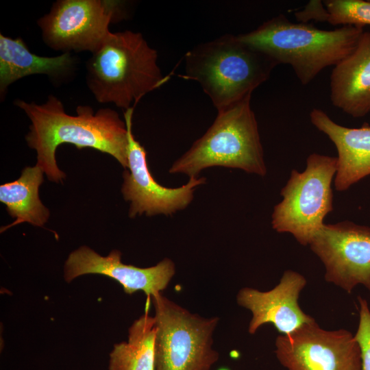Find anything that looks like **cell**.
Here are the masks:
<instances>
[{
    "instance_id": "1",
    "label": "cell",
    "mask_w": 370,
    "mask_h": 370,
    "mask_svg": "<svg viewBox=\"0 0 370 370\" xmlns=\"http://www.w3.org/2000/svg\"><path fill=\"white\" fill-rule=\"evenodd\" d=\"M14 104L31 121L26 136L29 147L36 151L37 163L48 179L60 182L65 173L56 160V148L71 143L77 148L90 147L114 157L126 169L128 166L127 128L117 112L101 108L96 112L88 106H79L76 116L66 113L62 101L49 95L42 104L18 99Z\"/></svg>"
},
{
    "instance_id": "2",
    "label": "cell",
    "mask_w": 370,
    "mask_h": 370,
    "mask_svg": "<svg viewBox=\"0 0 370 370\" xmlns=\"http://www.w3.org/2000/svg\"><path fill=\"white\" fill-rule=\"evenodd\" d=\"M363 32V27L355 25L321 29L307 23H293L280 14L238 36L278 64L290 65L305 86L348 56Z\"/></svg>"
},
{
    "instance_id": "3",
    "label": "cell",
    "mask_w": 370,
    "mask_h": 370,
    "mask_svg": "<svg viewBox=\"0 0 370 370\" xmlns=\"http://www.w3.org/2000/svg\"><path fill=\"white\" fill-rule=\"evenodd\" d=\"M157 60L158 52L140 33L110 32L86 63L87 86L99 103L126 110L168 80Z\"/></svg>"
},
{
    "instance_id": "4",
    "label": "cell",
    "mask_w": 370,
    "mask_h": 370,
    "mask_svg": "<svg viewBox=\"0 0 370 370\" xmlns=\"http://www.w3.org/2000/svg\"><path fill=\"white\" fill-rule=\"evenodd\" d=\"M277 65L238 35L225 34L186 53L184 77L197 82L219 111L251 95Z\"/></svg>"
},
{
    "instance_id": "5",
    "label": "cell",
    "mask_w": 370,
    "mask_h": 370,
    "mask_svg": "<svg viewBox=\"0 0 370 370\" xmlns=\"http://www.w3.org/2000/svg\"><path fill=\"white\" fill-rule=\"evenodd\" d=\"M251 95L219 110L206 132L171 166L170 173L197 177L204 169L221 166L260 176L267 174Z\"/></svg>"
},
{
    "instance_id": "6",
    "label": "cell",
    "mask_w": 370,
    "mask_h": 370,
    "mask_svg": "<svg viewBox=\"0 0 370 370\" xmlns=\"http://www.w3.org/2000/svg\"><path fill=\"white\" fill-rule=\"evenodd\" d=\"M336 169V157L316 153L307 158L304 171L293 169L281 190L282 200L273 208V230L291 234L304 246L309 245L333 210L332 182Z\"/></svg>"
},
{
    "instance_id": "7",
    "label": "cell",
    "mask_w": 370,
    "mask_h": 370,
    "mask_svg": "<svg viewBox=\"0 0 370 370\" xmlns=\"http://www.w3.org/2000/svg\"><path fill=\"white\" fill-rule=\"evenodd\" d=\"M154 308V370H210L218 360L213 334L219 317L192 313L159 293L150 297Z\"/></svg>"
},
{
    "instance_id": "8",
    "label": "cell",
    "mask_w": 370,
    "mask_h": 370,
    "mask_svg": "<svg viewBox=\"0 0 370 370\" xmlns=\"http://www.w3.org/2000/svg\"><path fill=\"white\" fill-rule=\"evenodd\" d=\"M124 4L110 0H58L38 25L50 48L92 53L110 34V24L125 17Z\"/></svg>"
},
{
    "instance_id": "9",
    "label": "cell",
    "mask_w": 370,
    "mask_h": 370,
    "mask_svg": "<svg viewBox=\"0 0 370 370\" xmlns=\"http://www.w3.org/2000/svg\"><path fill=\"white\" fill-rule=\"evenodd\" d=\"M275 354L288 370H361L358 345L344 329L328 331L312 321L275 340Z\"/></svg>"
},
{
    "instance_id": "10",
    "label": "cell",
    "mask_w": 370,
    "mask_h": 370,
    "mask_svg": "<svg viewBox=\"0 0 370 370\" xmlns=\"http://www.w3.org/2000/svg\"><path fill=\"white\" fill-rule=\"evenodd\" d=\"M309 245L325 267L327 282L348 293L360 284L370 291V227L348 221L324 223Z\"/></svg>"
},
{
    "instance_id": "11",
    "label": "cell",
    "mask_w": 370,
    "mask_h": 370,
    "mask_svg": "<svg viewBox=\"0 0 370 370\" xmlns=\"http://www.w3.org/2000/svg\"><path fill=\"white\" fill-rule=\"evenodd\" d=\"M134 106L124 111L127 128L128 171L123 173L121 188L123 198L131 202L129 217L138 214L147 216L166 215L186 208L193 199L195 188L206 182L202 177H190L188 182L178 188H167L158 183L149 171L147 152L132 134V116Z\"/></svg>"
},
{
    "instance_id": "12",
    "label": "cell",
    "mask_w": 370,
    "mask_h": 370,
    "mask_svg": "<svg viewBox=\"0 0 370 370\" xmlns=\"http://www.w3.org/2000/svg\"><path fill=\"white\" fill-rule=\"evenodd\" d=\"M63 271L67 283L84 275L99 274L118 282L128 295L143 291L151 297L166 288L175 275V267L171 259L165 258L154 266L138 267L123 263L119 250H112L103 256L83 245L70 253Z\"/></svg>"
},
{
    "instance_id": "13",
    "label": "cell",
    "mask_w": 370,
    "mask_h": 370,
    "mask_svg": "<svg viewBox=\"0 0 370 370\" xmlns=\"http://www.w3.org/2000/svg\"><path fill=\"white\" fill-rule=\"evenodd\" d=\"M306 284V280L302 275L287 270L280 283L270 291H260L249 287L240 289L237 303L252 314L249 333L254 334L260 326L272 324L282 335H287L314 321L298 304L299 293Z\"/></svg>"
},
{
    "instance_id": "14",
    "label": "cell",
    "mask_w": 370,
    "mask_h": 370,
    "mask_svg": "<svg viewBox=\"0 0 370 370\" xmlns=\"http://www.w3.org/2000/svg\"><path fill=\"white\" fill-rule=\"evenodd\" d=\"M312 124L334 144L338 156L334 184L338 191L370 175V125L360 127L342 126L323 110L314 108L310 113Z\"/></svg>"
},
{
    "instance_id": "15",
    "label": "cell",
    "mask_w": 370,
    "mask_h": 370,
    "mask_svg": "<svg viewBox=\"0 0 370 370\" xmlns=\"http://www.w3.org/2000/svg\"><path fill=\"white\" fill-rule=\"evenodd\" d=\"M330 99L354 118L370 112V32L364 31L354 49L334 66Z\"/></svg>"
},
{
    "instance_id": "16",
    "label": "cell",
    "mask_w": 370,
    "mask_h": 370,
    "mask_svg": "<svg viewBox=\"0 0 370 370\" xmlns=\"http://www.w3.org/2000/svg\"><path fill=\"white\" fill-rule=\"evenodd\" d=\"M76 60L71 53L54 57L32 53L21 38H11L0 34V92L4 96L8 87L14 82L35 74L62 79L74 72Z\"/></svg>"
},
{
    "instance_id": "17",
    "label": "cell",
    "mask_w": 370,
    "mask_h": 370,
    "mask_svg": "<svg viewBox=\"0 0 370 370\" xmlns=\"http://www.w3.org/2000/svg\"><path fill=\"white\" fill-rule=\"evenodd\" d=\"M43 173L37 164L27 166L17 180L0 186V201L6 206L8 214L16 219L12 223L2 227L1 232L24 222L40 227L47 221L49 211L38 195Z\"/></svg>"
},
{
    "instance_id": "18",
    "label": "cell",
    "mask_w": 370,
    "mask_h": 370,
    "mask_svg": "<svg viewBox=\"0 0 370 370\" xmlns=\"http://www.w3.org/2000/svg\"><path fill=\"white\" fill-rule=\"evenodd\" d=\"M156 321L144 314L128 329V340L114 345L109 370H154Z\"/></svg>"
},
{
    "instance_id": "19",
    "label": "cell",
    "mask_w": 370,
    "mask_h": 370,
    "mask_svg": "<svg viewBox=\"0 0 370 370\" xmlns=\"http://www.w3.org/2000/svg\"><path fill=\"white\" fill-rule=\"evenodd\" d=\"M325 22L333 25H370V1L326 0Z\"/></svg>"
},
{
    "instance_id": "20",
    "label": "cell",
    "mask_w": 370,
    "mask_h": 370,
    "mask_svg": "<svg viewBox=\"0 0 370 370\" xmlns=\"http://www.w3.org/2000/svg\"><path fill=\"white\" fill-rule=\"evenodd\" d=\"M360 320L354 338L357 342L361 358V370H370V310L367 301L358 297Z\"/></svg>"
},
{
    "instance_id": "21",
    "label": "cell",
    "mask_w": 370,
    "mask_h": 370,
    "mask_svg": "<svg viewBox=\"0 0 370 370\" xmlns=\"http://www.w3.org/2000/svg\"><path fill=\"white\" fill-rule=\"evenodd\" d=\"M327 10L321 1H312L300 12L295 15L303 23L312 19L318 21H325Z\"/></svg>"
},
{
    "instance_id": "22",
    "label": "cell",
    "mask_w": 370,
    "mask_h": 370,
    "mask_svg": "<svg viewBox=\"0 0 370 370\" xmlns=\"http://www.w3.org/2000/svg\"><path fill=\"white\" fill-rule=\"evenodd\" d=\"M218 370H230V369L225 367H222V368L219 369Z\"/></svg>"
}]
</instances>
